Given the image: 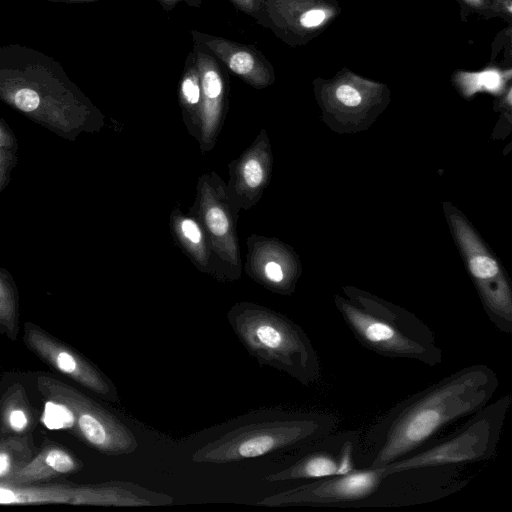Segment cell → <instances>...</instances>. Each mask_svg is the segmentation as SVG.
Returning <instances> with one entry per match:
<instances>
[{"instance_id": "6da1fadb", "label": "cell", "mask_w": 512, "mask_h": 512, "mask_svg": "<svg viewBox=\"0 0 512 512\" xmlns=\"http://www.w3.org/2000/svg\"><path fill=\"white\" fill-rule=\"evenodd\" d=\"M498 386L491 367L473 364L407 396L362 433L359 468L384 467L416 451L485 406Z\"/></svg>"}, {"instance_id": "7a4b0ae2", "label": "cell", "mask_w": 512, "mask_h": 512, "mask_svg": "<svg viewBox=\"0 0 512 512\" xmlns=\"http://www.w3.org/2000/svg\"><path fill=\"white\" fill-rule=\"evenodd\" d=\"M240 343L259 365L269 366L309 387L322 376L317 351L303 328L263 305L240 301L227 312Z\"/></svg>"}, {"instance_id": "3957f363", "label": "cell", "mask_w": 512, "mask_h": 512, "mask_svg": "<svg viewBox=\"0 0 512 512\" xmlns=\"http://www.w3.org/2000/svg\"><path fill=\"white\" fill-rule=\"evenodd\" d=\"M336 415L323 411H272L239 425L192 452L194 463L228 464L295 450L336 430Z\"/></svg>"}, {"instance_id": "277c9868", "label": "cell", "mask_w": 512, "mask_h": 512, "mask_svg": "<svg viewBox=\"0 0 512 512\" xmlns=\"http://www.w3.org/2000/svg\"><path fill=\"white\" fill-rule=\"evenodd\" d=\"M338 308L349 330L366 349L430 367L442 362L443 350L433 330L413 314L367 297L340 300Z\"/></svg>"}, {"instance_id": "5b68a950", "label": "cell", "mask_w": 512, "mask_h": 512, "mask_svg": "<svg viewBox=\"0 0 512 512\" xmlns=\"http://www.w3.org/2000/svg\"><path fill=\"white\" fill-rule=\"evenodd\" d=\"M510 393L488 402L452 433L432 439L409 455L384 466L386 472L430 466H464L495 457Z\"/></svg>"}, {"instance_id": "8992f818", "label": "cell", "mask_w": 512, "mask_h": 512, "mask_svg": "<svg viewBox=\"0 0 512 512\" xmlns=\"http://www.w3.org/2000/svg\"><path fill=\"white\" fill-rule=\"evenodd\" d=\"M188 214L202 225L228 282L238 280L243 268L237 234L239 215L231 207L226 182L215 171L199 176L195 199Z\"/></svg>"}, {"instance_id": "52a82bcc", "label": "cell", "mask_w": 512, "mask_h": 512, "mask_svg": "<svg viewBox=\"0 0 512 512\" xmlns=\"http://www.w3.org/2000/svg\"><path fill=\"white\" fill-rule=\"evenodd\" d=\"M385 474L384 467L357 468L345 474L288 487L264 497L257 504L265 507L366 508L379 491Z\"/></svg>"}, {"instance_id": "ba28073f", "label": "cell", "mask_w": 512, "mask_h": 512, "mask_svg": "<svg viewBox=\"0 0 512 512\" xmlns=\"http://www.w3.org/2000/svg\"><path fill=\"white\" fill-rule=\"evenodd\" d=\"M361 441L362 433L357 430H335L299 447L282 468L264 476V479L269 483H292L296 486L351 472L359 468Z\"/></svg>"}, {"instance_id": "9c48e42d", "label": "cell", "mask_w": 512, "mask_h": 512, "mask_svg": "<svg viewBox=\"0 0 512 512\" xmlns=\"http://www.w3.org/2000/svg\"><path fill=\"white\" fill-rule=\"evenodd\" d=\"M43 393L68 405L75 431L92 448L109 456L129 455L138 448L135 434L102 406L58 381L40 378Z\"/></svg>"}, {"instance_id": "30bf717a", "label": "cell", "mask_w": 512, "mask_h": 512, "mask_svg": "<svg viewBox=\"0 0 512 512\" xmlns=\"http://www.w3.org/2000/svg\"><path fill=\"white\" fill-rule=\"evenodd\" d=\"M272 162L269 137L262 128L253 142L228 164L226 192L236 214L249 210L260 201L270 182Z\"/></svg>"}, {"instance_id": "8fae6325", "label": "cell", "mask_w": 512, "mask_h": 512, "mask_svg": "<svg viewBox=\"0 0 512 512\" xmlns=\"http://www.w3.org/2000/svg\"><path fill=\"white\" fill-rule=\"evenodd\" d=\"M193 52L202 89V114L199 148L201 153L211 151L222 131L228 110L229 84L218 61L194 44Z\"/></svg>"}, {"instance_id": "7c38bea8", "label": "cell", "mask_w": 512, "mask_h": 512, "mask_svg": "<svg viewBox=\"0 0 512 512\" xmlns=\"http://www.w3.org/2000/svg\"><path fill=\"white\" fill-rule=\"evenodd\" d=\"M26 342L36 354L63 374L74 379L102 398L111 402H118V391L113 382L98 368L78 354L66 349L63 345L34 327L27 329Z\"/></svg>"}, {"instance_id": "4fadbf2b", "label": "cell", "mask_w": 512, "mask_h": 512, "mask_svg": "<svg viewBox=\"0 0 512 512\" xmlns=\"http://www.w3.org/2000/svg\"><path fill=\"white\" fill-rule=\"evenodd\" d=\"M246 245V275L274 293L290 294L294 269L291 256L283 244L273 237L251 234Z\"/></svg>"}, {"instance_id": "5bb4252c", "label": "cell", "mask_w": 512, "mask_h": 512, "mask_svg": "<svg viewBox=\"0 0 512 512\" xmlns=\"http://www.w3.org/2000/svg\"><path fill=\"white\" fill-rule=\"evenodd\" d=\"M193 42L231 72L256 89H263L274 81L273 69L254 47L223 37L192 31Z\"/></svg>"}, {"instance_id": "9a60e30c", "label": "cell", "mask_w": 512, "mask_h": 512, "mask_svg": "<svg viewBox=\"0 0 512 512\" xmlns=\"http://www.w3.org/2000/svg\"><path fill=\"white\" fill-rule=\"evenodd\" d=\"M169 229L176 245L196 269L218 281L228 282L212 252L202 225L194 216L182 212L176 205L169 215Z\"/></svg>"}, {"instance_id": "2e32d148", "label": "cell", "mask_w": 512, "mask_h": 512, "mask_svg": "<svg viewBox=\"0 0 512 512\" xmlns=\"http://www.w3.org/2000/svg\"><path fill=\"white\" fill-rule=\"evenodd\" d=\"M105 492L101 484L81 487H11L0 485V504L71 503L101 506Z\"/></svg>"}, {"instance_id": "e0dca14e", "label": "cell", "mask_w": 512, "mask_h": 512, "mask_svg": "<svg viewBox=\"0 0 512 512\" xmlns=\"http://www.w3.org/2000/svg\"><path fill=\"white\" fill-rule=\"evenodd\" d=\"M182 119L188 133L197 141L200 136L202 89L193 50L187 55L178 86Z\"/></svg>"}, {"instance_id": "ac0fdd59", "label": "cell", "mask_w": 512, "mask_h": 512, "mask_svg": "<svg viewBox=\"0 0 512 512\" xmlns=\"http://www.w3.org/2000/svg\"><path fill=\"white\" fill-rule=\"evenodd\" d=\"M79 468L80 464L65 450L46 448L29 463L20 465L8 479L21 484L72 473Z\"/></svg>"}, {"instance_id": "d6986e66", "label": "cell", "mask_w": 512, "mask_h": 512, "mask_svg": "<svg viewBox=\"0 0 512 512\" xmlns=\"http://www.w3.org/2000/svg\"><path fill=\"white\" fill-rule=\"evenodd\" d=\"M42 421L50 429L73 428L74 414L65 403L48 401L45 404Z\"/></svg>"}, {"instance_id": "ffe728a7", "label": "cell", "mask_w": 512, "mask_h": 512, "mask_svg": "<svg viewBox=\"0 0 512 512\" xmlns=\"http://www.w3.org/2000/svg\"><path fill=\"white\" fill-rule=\"evenodd\" d=\"M472 275L485 283L481 284L482 291L488 285L489 281L499 273L497 263L488 256L479 255L470 260L469 264Z\"/></svg>"}, {"instance_id": "44dd1931", "label": "cell", "mask_w": 512, "mask_h": 512, "mask_svg": "<svg viewBox=\"0 0 512 512\" xmlns=\"http://www.w3.org/2000/svg\"><path fill=\"white\" fill-rule=\"evenodd\" d=\"M14 101L20 110L29 112L38 107L40 98L34 90L23 88L15 94Z\"/></svg>"}, {"instance_id": "7402d4cb", "label": "cell", "mask_w": 512, "mask_h": 512, "mask_svg": "<svg viewBox=\"0 0 512 512\" xmlns=\"http://www.w3.org/2000/svg\"><path fill=\"white\" fill-rule=\"evenodd\" d=\"M337 99L346 106L354 107L360 104V93L350 85H341L336 90Z\"/></svg>"}, {"instance_id": "603a6c76", "label": "cell", "mask_w": 512, "mask_h": 512, "mask_svg": "<svg viewBox=\"0 0 512 512\" xmlns=\"http://www.w3.org/2000/svg\"><path fill=\"white\" fill-rule=\"evenodd\" d=\"M326 15L325 12L321 9H310L304 12V14L299 19V24L303 28H313L320 25Z\"/></svg>"}, {"instance_id": "cb8c5ba5", "label": "cell", "mask_w": 512, "mask_h": 512, "mask_svg": "<svg viewBox=\"0 0 512 512\" xmlns=\"http://www.w3.org/2000/svg\"><path fill=\"white\" fill-rule=\"evenodd\" d=\"M8 424L15 432H23L28 425V418L22 409H12L8 414Z\"/></svg>"}, {"instance_id": "d4e9b609", "label": "cell", "mask_w": 512, "mask_h": 512, "mask_svg": "<svg viewBox=\"0 0 512 512\" xmlns=\"http://www.w3.org/2000/svg\"><path fill=\"white\" fill-rule=\"evenodd\" d=\"M0 445V479L6 478L13 473V453Z\"/></svg>"}, {"instance_id": "484cf974", "label": "cell", "mask_w": 512, "mask_h": 512, "mask_svg": "<svg viewBox=\"0 0 512 512\" xmlns=\"http://www.w3.org/2000/svg\"><path fill=\"white\" fill-rule=\"evenodd\" d=\"M234 4L236 8L239 10L249 14L250 16H253L256 18L260 7L262 0H229Z\"/></svg>"}, {"instance_id": "4316f807", "label": "cell", "mask_w": 512, "mask_h": 512, "mask_svg": "<svg viewBox=\"0 0 512 512\" xmlns=\"http://www.w3.org/2000/svg\"><path fill=\"white\" fill-rule=\"evenodd\" d=\"M157 1L166 10L173 9L180 2H184L192 7H199L201 4L200 0H157Z\"/></svg>"}, {"instance_id": "83f0119b", "label": "cell", "mask_w": 512, "mask_h": 512, "mask_svg": "<svg viewBox=\"0 0 512 512\" xmlns=\"http://www.w3.org/2000/svg\"><path fill=\"white\" fill-rule=\"evenodd\" d=\"M498 76L493 72L485 73L483 75V82L488 87H495L498 83Z\"/></svg>"}]
</instances>
